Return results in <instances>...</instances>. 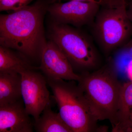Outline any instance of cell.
<instances>
[{
	"mask_svg": "<svg viewBox=\"0 0 132 132\" xmlns=\"http://www.w3.org/2000/svg\"><path fill=\"white\" fill-rule=\"evenodd\" d=\"M43 5L27 6L0 17V43L14 49L22 55L40 58L44 42L43 27Z\"/></svg>",
	"mask_w": 132,
	"mask_h": 132,
	"instance_id": "1",
	"label": "cell"
},
{
	"mask_svg": "<svg viewBox=\"0 0 132 132\" xmlns=\"http://www.w3.org/2000/svg\"><path fill=\"white\" fill-rule=\"evenodd\" d=\"M80 74L78 85L93 115L98 121L108 120L111 124L122 84L118 80L115 62L110 60L94 72Z\"/></svg>",
	"mask_w": 132,
	"mask_h": 132,
	"instance_id": "2",
	"label": "cell"
},
{
	"mask_svg": "<svg viewBox=\"0 0 132 132\" xmlns=\"http://www.w3.org/2000/svg\"><path fill=\"white\" fill-rule=\"evenodd\" d=\"M53 92L59 113L73 132L105 131L90 110L82 91L75 81L46 79Z\"/></svg>",
	"mask_w": 132,
	"mask_h": 132,
	"instance_id": "3",
	"label": "cell"
},
{
	"mask_svg": "<svg viewBox=\"0 0 132 132\" xmlns=\"http://www.w3.org/2000/svg\"><path fill=\"white\" fill-rule=\"evenodd\" d=\"M127 5L101 7L91 26L95 40L106 55L123 47L132 38V22L128 16Z\"/></svg>",
	"mask_w": 132,
	"mask_h": 132,
	"instance_id": "4",
	"label": "cell"
},
{
	"mask_svg": "<svg viewBox=\"0 0 132 132\" xmlns=\"http://www.w3.org/2000/svg\"><path fill=\"white\" fill-rule=\"evenodd\" d=\"M50 36L64 53L74 71L90 72L99 65V56L90 38L67 25L55 23L52 25Z\"/></svg>",
	"mask_w": 132,
	"mask_h": 132,
	"instance_id": "5",
	"label": "cell"
},
{
	"mask_svg": "<svg viewBox=\"0 0 132 132\" xmlns=\"http://www.w3.org/2000/svg\"><path fill=\"white\" fill-rule=\"evenodd\" d=\"M22 97L26 111L37 120L50 104L46 79L34 69L21 72Z\"/></svg>",
	"mask_w": 132,
	"mask_h": 132,
	"instance_id": "6",
	"label": "cell"
},
{
	"mask_svg": "<svg viewBox=\"0 0 132 132\" xmlns=\"http://www.w3.org/2000/svg\"><path fill=\"white\" fill-rule=\"evenodd\" d=\"M41 64L39 68L46 79H61L79 81L80 74L75 72L68 59L60 48L52 40L42 44Z\"/></svg>",
	"mask_w": 132,
	"mask_h": 132,
	"instance_id": "7",
	"label": "cell"
},
{
	"mask_svg": "<svg viewBox=\"0 0 132 132\" xmlns=\"http://www.w3.org/2000/svg\"><path fill=\"white\" fill-rule=\"evenodd\" d=\"M100 7L95 3L71 0L64 3H54L48 10L59 23L80 27L91 26Z\"/></svg>",
	"mask_w": 132,
	"mask_h": 132,
	"instance_id": "8",
	"label": "cell"
},
{
	"mask_svg": "<svg viewBox=\"0 0 132 132\" xmlns=\"http://www.w3.org/2000/svg\"><path fill=\"white\" fill-rule=\"evenodd\" d=\"M22 99L0 106V132H32L34 127Z\"/></svg>",
	"mask_w": 132,
	"mask_h": 132,
	"instance_id": "9",
	"label": "cell"
},
{
	"mask_svg": "<svg viewBox=\"0 0 132 132\" xmlns=\"http://www.w3.org/2000/svg\"><path fill=\"white\" fill-rule=\"evenodd\" d=\"M132 82L122 83L115 116L111 123L112 132H132Z\"/></svg>",
	"mask_w": 132,
	"mask_h": 132,
	"instance_id": "10",
	"label": "cell"
},
{
	"mask_svg": "<svg viewBox=\"0 0 132 132\" xmlns=\"http://www.w3.org/2000/svg\"><path fill=\"white\" fill-rule=\"evenodd\" d=\"M21 99V75L16 72H0V106Z\"/></svg>",
	"mask_w": 132,
	"mask_h": 132,
	"instance_id": "11",
	"label": "cell"
},
{
	"mask_svg": "<svg viewBox=\"0 0 132 132\" xmlns=\"http://www.w3.org/2000/svg\"><path fill=\"white\" fill-rule=\"evenodd\" d=\"M39 118L35 121L34 128L38 132H73L60 114L52 111L50 104L45 108Z\"/></svg>",
	"mask_w": 132,
	"mask_h": 132,
	"instance_id": "12",
	"label": "cell"
},
{
	"mask_svg": "<svg viewBox=\"0 0 132 132\" xmlns=\"http://www.w3.org/2000/svg\"><path fill=\"white\" fill-rule=\"evenodd\" d=\"M36 69L10 48L0 46V72L20 73L25 70Z\"/></svg>",
	"mask_w": 132,
	"mask_h": 132,
	"instance_id": "13",
	"label": "cell"
},
{
	"mask_svg": "<svg viewBox=\"0 0 132 132\" xmlns=\"http://www.w3.org/2000/svg\"><path fill=\"white\" fill-rule=\"evenodd\" d=\"M33 0H1V11H17L28 6Z\"/></svg>",
	"mask_w": 132,
	"mask_h": 132,
	"instance_id": "14",
	"label": "cell"
},
{
	"mask_svg": "<svg viewBox=\"0 0 132 132\" xmlns=\"http://www.w3.org/2000/svg\"><path fill=\"white\" fill-rule=\"evenodd\" d=\"M72 1L95 3L100 5L101 7L106 8L118 7L124 4L127 3L126 0H72Z\"/></svg>",
	"mask_w": 132,
	"mask_h": 132,
	"instance_id": "15",
	"label": "cell"
},
{
	"mask_svg": "<svg viewBox=\"0 0 132 132\" xmlns=\"http://www.w3.org/2000/svg\"><path fill=\"white\" fill-rule=\"evenodd\" d=\"M126 73L130 81L132 82V58L128 61L125 69Z\"/></svg>",
	"mask_w": 132,
	"mask_h": 132,
	"instance_id": "16",
	"label": "cell"
},
{
	"mask_svg": "<svg viewBox=\"0 0 132 132\" xmlns=\"http://www.w3.org/2000/svg\"><path fill=\"white\" fill-rule=\"evenodd\" d=\"M122 48L129 56L132 57V38Z\"/></svg>",
	"mask_w": 132,
	"mask_h": 132,
	"instance_id": "17",
	"label": "cell"
},
{
	"mask_svg": "<svg viewBox=\"0 0 132 132\" xmlns=\"http://www.w3.org/2000/svg\"><path fill=\"white\" fill-rule=\"evenodd\" d=\"M127 6H128V8L127 7L128 16L132 22V0H130Z\"/></svg>",
	"mask_w": 132,
	"mask_h": 132,
	"instance_id": "18",
	"label": "cell"
},
{
	"mask_svg": "<svg viewBox=\"0 0 132 132\" xmlns=\"http://www.w3.org/2000/svg\"><path fill=\"white\" fill-rule=\"evenodd\" d=\"M131 124H132V113L131 114Z\"/></svg>",
	"mask_w": 132,
	"mask_h": 132,
	"instance_id": "19",
	"label": "cell"
},
{
	"mask_svg": "<svg viewBox=\"0 0 132 132\" xmlns=\"http://www.w3.org/2000/svg\"><path fill=\"white\" fill-rule=\"evenodd\" d=\"M0 1H1V0H0Z\"/></svg>",
	"mask_w": 132,
	"mask_h": 132,
	"instance_id": "20",
	"label": "cell"
}]
</instances>
